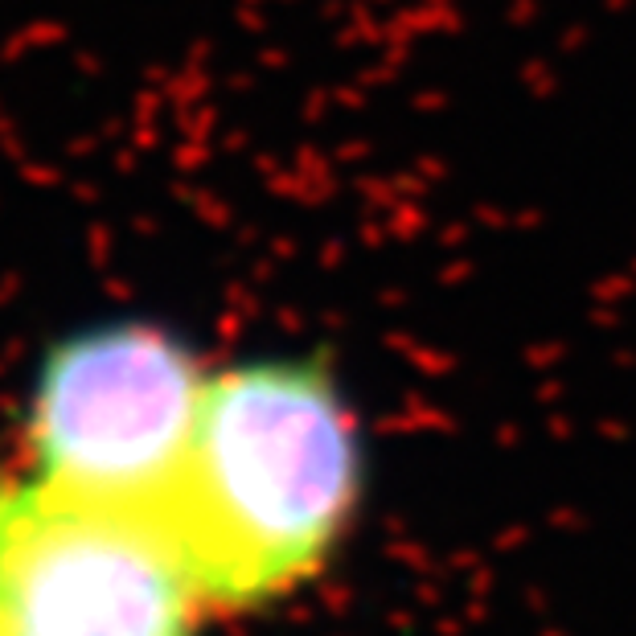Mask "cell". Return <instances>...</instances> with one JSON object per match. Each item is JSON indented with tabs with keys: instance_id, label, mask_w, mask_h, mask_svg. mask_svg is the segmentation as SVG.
<instances>
[{
	"instance_id": "obj_1",
	"label": "cell",
	"mask_w": 636,
	"mask_h": 636,
	"mask_svg": "<svg viewBox=\"0 0 636 636\" xmlns=\"http://www.w3.org/2000/svg\"><path fill=\"white\" fill-rule=\"evenodd\" d=\"M357 435L337 386L304 362L205 378L164 518L205 604L239 612L312 579L357 497Z\"/></svg>"
},
{
	"instance_id": "obj_2",
	"label": "cell",
	"mask_w": 636,
	"mask_h": 636,
	"mask_svg": "<svg viewBox=\"0 0 636 636\" xmlns=\"http://www.w3.org/2000/svg\"><path fill=\"white\" fill-rule=\"evenodd\" d=\"M210 612L164 513L0 484L4 636H193Z\"/></svg>"
},
{
	"instance_id": "obj_3",
	"label": "cell",
	"mask_w": 636,
	"mask_h": 636,
	"mask_svg": "<svg viewBox=\"0 0 636 636\" xmlns=\"http://www.w3.org/2000/svg\"><path fill=\"white\" fill-rule=\"evenodd\" d=\"M202 395L197 362L148 325L70 341L33 398V476L87 501L164 513Z\"/></svg>"
},
{
	"instance_id": "obj_4",
	"label": "cell",
	"mask_w": 636,
	"mask_h": 636,
	"mask_svg": "<svg viewBox=\"0 0 636 636\" xmlns=\"http://www.w3.org/2000/svg\"><path fill=\"white\" fill-rule=\"evenodd\" d=\"M0 636H4V632H0Z\"/></svg>"
}]
</instances>
